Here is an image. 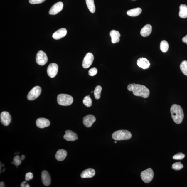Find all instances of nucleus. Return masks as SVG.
<instances>
[{"mask_svg": "<svg viewBox=\"0 0 187 187\" xmlns=\"http://www.w3.org/2000/svg\"><path fill=\"white\" fill-rule=\"evenodd\" d=\"M127 88L129 91L132 92L135 96L146 98L149 95V90L145 86L139 84H130Z\"/></svg>", "mask_w": 187, "mask_h": 187, "instance_id": "1", "label": "nucleus"}, {"mask_svg": "<svg viewBox=\"0 0 187 187\" xmlns=\"http://www.w3.org/2000/svg\"><path fill=\"white\" fill-rule=\"evenodd\" d=\"M170 111L173 121L177 124L182 123L184 117L182 107L179 105L174 104L171 106Z\"/></svg>", "mask_w": 187, "mask_h": 187, "instance_id": "2", "label": "nucleus"}, {"mask_svg": "<svg viewBox=\"0 0 187 187\" xmlns=\"http://www.w3.org/2000/svg\"><path fill=\"white\" fill-rule=\"evenodd\" d=\"M132 134L129 131L119 130L116 131L112 135V137L115 140H127L132 138Z\"/></svg>", "mask_w": 187, "mask_h": 187, "instance_id": "3", "label": "nucleus"}, {"mask_svg": "<svg viewBox=\"0 0 187 187\" xmlns=\"http://www.w3.org/2000/svg\"><path fill=\"white\" fill-rule=\"evenodd\" d=\"M57 102L60 105H70L73 103V98L72 96L68 94H60L57 96Z\"/></svg>", "mask_w": 187, "mask_h": 187, "instance_id": "4", "label": "nucleus"}, {"mask_svg": "<svg viewBox=\"0 0 187 187\" xmlns=\"http://www.w3.org/2000/svg\"><path fill=\"white\" fill-rule=\"evenodd\" d=\"M141 177L144 182L148 183L153 180L154 176V171L151 168H148L142 171L141 173Z\"/></svg>", "mask_w": 187, "mask_h": 187, "instance_id": "5", "label": "nucleus"}, {"mask_svg": "<svg viewBox=\"0 0 187 187\" xmlns=\"http://www.w3.org/2000/svg\"><path fill=\"white\" fill-rule=\"evenodd\" d=\"M41 92V89L39 86H36L31 90L27 95V99L30 101L35 100L39 96Z\"/></svg>", "mask_w": 187, "mask_h": 187, "instance_id": "6", "label": "nucleus"}, {"mask_svg": "<svg viewBox=\"0 0 187 187\" xmlns=\"http://www.w3.org/2000/svg\"><path fill=\"white\" fill-rule=\"evenodd\" d=\"M36 61L38 65H43L47 63L48 58L47 55L42 51H38L36 55Z\"/></svg>", "mask_w": 187, "mask_h": 187, "instance_id": "7", "label": "nucleus"}, {"mask_svg": "<svg viewBox=\"0 0 187 187\" xmlns=\"http://www.w3.org/2000/svg\"><path fill=\"white\" fill-rule=\"evenodd\" d=\"M94 60V55L92 53H87L82 61L83 67L85 69L89 68L93 63Z\"/></svg>", "mask_w": 187, "mask_h": 187, "instance_id": "8", "label": "nucleus"}, {"mask_svg": "<svg viewBox=\"0 0 187 187\" xmlns=\"http://www.w3.org/2000/svg\"><path fill=\"white\" fill-rule=\"evenodd\" d=\"M58 70V66L55 63H51L47 68V74L50 77L54 78L56 76Z\"/></svg>", "mask_w": 187, "mask_h": 187, "instance_id": "9", "label": "nucleus"}, {"mask_svg": "<svg viewBox=\"0 0 187 187\" xmlns=\"http://www.w3.org/2000/svg\"><path fill=\"white\" fill-rule=\"evenodd\" d=\"M1 122L4 126H6L10 124L11 117L9 113L7 112L4 111L1 112L0 116Z\"/></svg>", "mask_w": 187, "mask_h": 187, "instance_id": "10", "label": "nucleus"}, {"mask_svg": "<svg viewBox=\"0 0 187 187\" xmlns=\"http://www.w3.org/2000/svg\"><path fill=\"white\" fill-rule=\"evenodd\" d=\"M63 3L62 2H59L55 3L50 9L49 14L52 15H55L58 14L63 10Z\"/></svg>", "mask_w": 187, "mask_h": 187, "instance_id": "11", "label": "nucleus"}, {"mask_svg": "<svg viewBox=\"0 0 187 187\" xmlns=\"http://www.w3.org/2000/svg\"><path fill=\"white\" fill-rule=\"evenodd\" d=\"M96 120V119L94 116L89 115L84 117L83 119V123L86 127L90 128L92 126V124Z\"/></svg>", "mask_w": 187, "mask_h": 187, "instance_id": "12", "label": "nucleus"}, {"mask_svg": "<svg viewBox=\"0 0 187 187\" xmlns=\"http://www.w3.org/2000/svg\"><path fill=\"white\" fill-rule=\"evenodd\" d=\"M65 134L63 136V138L67 141H73L78 139V136L76 133L70 130L65 132Z\"/></svg>", "mask_w": 187, "mask_h": 187, "instance_id": "13", "label": "nucleus"}, {"mask_svg": "<svg viewBox=\"0 0 187 187\" xmlns=\"http://www.w3.org/2000/svg\"><path fill=\"white\" fill-rule=\"evenodd\" d=\"M41 179L42 183L46 186H49L51 184V179L50 176L46 171H43L41 173Z\"/></svg>", "mask_w": 187, "mask_h": 187, "instance_id": "14", "label": "nucleus"}, {"mask_svg": "<svg viewBox=\"0 0 187 187\" xmlns=\"http://www.w3.org/2000/svg\"><path fill=\"white\" fill-rule=\"evenodd\" d=\"M50 123V121L47 119L39 118L36 121V124L38 128H44L49 127Z\"/></svg>", "mask_w": 187, "mask_h": 187, "instance_id": "15", "label": "nucleus"}, {"mask_svg": "<svg viewBox=\"0 0 187 187\" xmlns=\"http://www.w3.org/2000/svg\"><path fill=\"white\" fill-rule=\"evenodd\" d=\"M67 34V31L65 28H61L57 30L53 34V37L55 40H59L64 37Z\"/></svg>", "mask_w": 187, "mask_h": 187, "instance_id": "16", "label": "nucleus"}, {"mask_svg": "<svg viewBox=\"0 0 187 187\" xmlns=\"http://www.w3.org/2000/svg\"><path fill=\"white\" fill-rule=\"evenodd\" d=\"M138 66L143 69H147L150 67V63L148 59L144 58H140L137 63Z\"/></svg>", "mask_w": 187, "mask_h": 187, "instance_id": "17", "label": "nucleus"}, {"mask_svg": "<svg viewBox=\"0 0 187 187\" xmlns=\"http://www.w3.org/2000/svg\"><path fill=\"white\" fill-rule=\"evenodd\" d=\"M95 174V171L92 169H88L83 171L81 174L82 178H92Z\"/></svg>", "mask_w": 187, "mask_h": 187, "instance_id": "18", "label": "nucleus"}, {"mask_svg": "<svg viewBox=\"0 0 187 187\" xmlns=\"http://www.w3.org/2000/svg\"><path fill=\"white\" fill-rule=\"evenodd\" d=\"M110 36L111 38V42L113 44L118 43L119 41L121 35L118 31L112 30L110 32Z\"/></svg>", "mask_w": 187, "mask_h": 187, "instance_id": "19", "label": "nucleus"}, {"mask_svg": "<svg viewBox=\"0 0 187 187\" xmlns=\"http://www.w3.org/2000/svg\"><path fill=\"white\" fill-rule=\"evenodd\" d=\"M152 28L151 25L146 24L142 28L140 31V34L143 37H146L151 33Z\"/></svg>", "mask_w": 187, "mask_h": 187, "instance_id": "20", "label": "nucleus"}, {"mask_svg": "<svg viewBox=\"0 0 187 187\" xmlns=\"http://www.w3.org/2000/svg\"><path fill=\"white\" fill-rule=\"evenodd\" d=\"M67 152L64 149H60L57 151L55 154L56 159L59 161H62L66 158Z\"/></svg>", "mask_w": 187, "mask_h": 187, "instance_id": "21", "label": "nucleus"}, {"mask_svg": "<svg viewBox=\"0 0 187 187\" xmlns=\"http://www.w3.org/2000/svg\"><path fill=\"white\" fill-rule=\"evenodd\" d=\"M141 12V9L138 7L128 11H127V14L130 16L136 17L138 16Z\"/></svg>", "mask_w": 187, "mask_h": 187, "instance_id": "22", "label": "nucleus"}, {"mask_svg": "<svg viewBox=\"0 0 187 187\" xmlns=\"http://www.w3.org/2000/svg\"><path fill=\"white\" fill-rule=\"evenodd\" d=\"M179 16L182 18H186L187 17V6L185 4H181L180 6Z\"/></svg>", "mask_w": 187, "mask_h": 187, "instance_id": "23", "label": "nucleus"}, {"mask_svg": "<svg viewBox=\"0 0 187 187\" xmlns=\"http://www.w3.org/2000/svg\"><path fill=\"white\" fill-rule=\"evenodd\" d=\"M87 6L90 12L94 13L95 12L96 8L94 0H86Z\"/></svg>", "mask_w": 187, "mask_h": 187, "instance_id": "24", "label": "nucleus"}, {"mask_svg": "<svg viewBox=\"0 0 187 187\" xmlns=\"http://www.w3.org/2000/svg\"><path fill=\"white\" fill-rule=\"evenodd\" d=\"M160 48L162 52L166 53L168 50L169 48L168 43L165 40H163L160 43Z\"/></svg>", "mask_w": 187, "mask_h": 187, "instance_id": "25", "label": "nucleus"}, {"mask_svg": "<svg viewBox=\"0 0 187 187\" xmlns=\"http://www.w3.org/2000/svg\"><path fill=\"white\" fill-rule=\"evenodd\" d=\"M102 88L101 86H97L96 87L94 91V95L96 99H99L101 97V94Z\"/></svg>", "mask_w": 187, "mask_h": 187, "instance_id": "26", "label": "nucleus"}, {"mask_svg": "<svg viewBox=\"0 0 187 187\" xmlns=\"http://www.w3.org/2000/svg\"><path fill=\"white\" fill-rule=\"evenodd\" d=\"M180 68L183 74L187 76V61L184 60L181 63Z\"/></svg>", "mask_w": 187, "mask_h": 187, "instance_id": "27", "label": "nucleus"}, {"mask_svg": "<svg viewBox=\"0 0 187 187\" xmlns=\"http://www.w3.org/2000/svg\"><path fill=\"white\" fill-rule=\"evenodd\" d=\"M90 95H89L86 96L83 100V103L86 107H91L92 104V100L90 97Z\"/></svg>", "mask_w": 187, "mask_h": 187, "instance_id": "28", "label": "nucleus"}, {"mask_svg": "<svg viewBox=\"0 0 187 187\" xmlns=\"http://www.w3.org/2000/svg\"><path fill=\"white\" fill-rule=\"evenodd\" d=\"M183 168V165L181 162L173 163L172 165V169L176 171L180 170Z\"/></svg>", "mask_w": 187, "mask_h": 187, "instance_id": "29", "label": "nucleus"}, {"mask_svg": "<svg viewBox=\"0 0 187 187\" xmlns=\"http://www.w3.org/2000/svg\"><path fill=\"white\" fill-rule=\"evenodd\" d=\"M21 160L20 156L17 155L15 156L13 159V163L16 166L20 165L21 163Z\"/></svg>", "mask_w": 187, "mask_h": 187, "instance_id": "30", "label": "nucleus"}, {"mask_svg": "<svg viewBox=\"0 0 187 187\" xmlns=\"http://www.w3.org/2000/svg\"><path fill=\"white\" fill-rule=\"evenodd\" d=\"M185 156L184 154L182 153H179L173 156V159L175 160H180L183 159Z\"/></svg>", "mask_w": 187, "mask_h": 187, "instance_id": "31", "label": "nucleus"}, {"mask_svg": "<svg viewBox=\"0 0 187 187\" xmlns=\"http://www.w3.org/2000/svg\"><path fill=\"white\" fill-rule=\"evenodd\" d=\"M97 73V70L95 67H93L90 69L88 72L89 75L90 76H95Z\"/></svg>", "mask_w": 187, "mask_h": 187, "instance_id": "32", "label": "nucleus"}, {"mask_svg": "<svg viewBox=\"0 0 187 187\" xmlns=\"http://www.w3.org/2000/svg\"><path fill=\"white\" fill-rule=\"evenodd\" d=\"M33 174L32 173L28 172L26 173L25 180L27 181H29L33 178Z\"/></svg>", "mask_w": 187, "mask_h": 187, "instance_id": "33", "label": "nucleus"}, {"mask_svg": "<svg viewBox=\"0 0 187 187\" xmlns=\"http://www.w3.org/2000/svg\"><path fill=\"white\" fill-rule=\"evenodd\" d=\"M46 0H29V2L32 4H36L44 2Z\"/></svg>", "mask_w": 187, "mask_h": 187, "instance_id": "34", "label": "nucleus"}, {"mask_svg": "<svg viewBox=\"0 0 187 187\" xmlns=\"http://www.w3.org/2000/svg\"><path fill=\"white\" fill-rule=\"evenodd\" d=\"M182 41L187 44V35L183 38Z\"/></svg>", "mask_w": 187, "mask_h": 187, "instance_id": "35", "label": "nucleus"}, {"mask_svg": "<svg viewBox=\"0 0 187 187\" xmlns=\"http://www.w3.org/2000/svg\"><path fill=\"white\" fill-rule=\"evenodd\" d=\"M26 183H27L26 181H24V182L21 183V187H25V186H26Z\"/></svg>", "mask_w": 187, "mask_h": 187, "instance_id": "36", "label": "nucleus"}, {"mask_svg": "<svg viewBox=\"0 0 187 187\" xmlns=\"http://www.w3.org/2000/svg\"><path fill=\"white\" fill-rule=\"evenodd\" d=\"M0 187H5L4 183L3 182H1L0 183Z\"/></svg>", "mask_w": 187, "mask_h": 187, "instance_id": "37", "label": "nucleus"}, {"mask_svg": "<svg viewBox=\"0 0 187 187\" xmlns=\"http://www.w3.org/2000/svg\"><path fill=\"white\" fill-rule=\"evenodd\" d=\"M25 156L24 155H22V156H21V160H22V161H23V160H24L25 159Z\"/></svg>", "mask_w": 187, "mask_h": 187, "instance_id": "38", "label": "nucleus"}, {"mask_svg": "<svg viewBox=\"0 0 187 187\" xmlns=\"http://www.w3.org/2000/svg\"><path fill=\"white\" fill-rule=\"evenodd\" d=\"M30 186L29 185L28 183H27V184L26 185L25 187H30Z\"/></svg>", "mask_w": 187, "mask_h": 187, "instance_id": "39", "label": "nucleus"}, {"mask_svg": "<svg viewBox=\"0 0 187 187\" xmlns=\"http://www.w3.org/2000/svg\"><path fill=\"white\" fill-rule=\"evenodd\" d=\"M115 143H117V142L116 141H115Z\"/></svg>", "mask_w": 187, "mask_h": 187, "instance_id": "40", "label": "nucleus"}, {"mask_svg": "<svg viewBox=\"0 0 187 187\" xmlns=\"http://www.w3.org/2000/svg\"><path fill=\"white\" fill-rule=\"evenodd\" d=\"M92 92H93L92 91Z\"/></svg>", "mask_w": 187, "mask_h": 187, "instance_id": "41", "label": "nucleus"}]
</instances>
